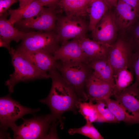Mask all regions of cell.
Instances as JSON below:
<instances>
[{
  "instance_id": "6da1fadb",
  "label": "cell",
  "mask_w": 139,
  "mask_h": 139,
  "mask_svg": "<svg viewBox=\"0 0 139 139\" xmlns=\"http://www.w3.org/2000/svg\"><path fill=\"white\" fill-rule=\"evenodd\" d=\"M49 72L52 80L51 89L48 96L39 101L48 106L53 118L59 122L62 128L63 125L62 114L69 111L76 114L78 111L79 105L81 102L56 67Z\"/></svg>"
},
{
  "instance_id": "7a4b0ae2",
  "label": "cell",
  "mask_w": 139,
  "mask_h": 139,
  "mask_svg": "<svg viewBox=\"0 0 139 139\" xmlns=\"http://www.w3.org/2000/svg\"><path fill=\"white\" fill-rule=\"evenodd\" d=\"M22 123L11 128L13 138L33 139L57 138L56 127L59 122L55 120L50 114L34 116L29 119L22 118Z\"/></svg>"
},
{
  "instance_id": "3957f363",
  "label": "cell",
  "mask_w": 139,
  "mask_h": 139,
  "mask_svg": "<svg viewBox=\"0 0 139 139\" xmlns=\"http://www.w3.org/2000/svg\"><path fill=\"white\" fill-rule=\"evenodd\" d=\"M9 53L14 68L9 79L5 82L10 93L13 92L15 85L19 82L50 78L49 74L37 68L17 49H13Z\"/></svg>"
},
{
  "instance_id": "277c9868",
  "label": "cell",
  "mask_w": 139,
  "mask_h": 139,
  "mask_svg": "<svg viewBox=\"0 0 139 139\" xmlns=\"http://www.w3.org/2000/svg\"><path fill=\"white\" fill-rule=\"evenodd\" d=\"M56 68L74 90L81 102L88 99L85 91L86 81L93 71L84 62H64L56 61Z\"/></svg>"
},
{
  "instance_id": "5b68a950",
  "label": "cell",
  "mask_w": 139,
  "mask_h": 139,
  "mask_svg": "<svg viewBox=\"0 0 139 139\" xmlns=\"http://www.w3.org/2000/svg\"><path fill=\"white\" fill-rule=\"evenodd\" d=\"M55 29L44 32H25L17 49L27 52L42 51L53 55L60 46Z\"/></svg>"
},
{
  "instance_id": "8992f818",
  "label": "cell",
  "mask_w": 139,
  "mask_h": 139,
  "mask_svg": "<svg viewBox=\"0 0 139 139\" xmlns=\"http://www.w3.org/2000/svg\"><path fill=\"white\" fill-rule=\"evenodd\" d=\"M89 24L83 16H57L55 30L61 45L70 39L86 37Z\"/></svg>"
},
{
  "instance_id": "52a82bcc",
  "label": "cell",
  "mask_w": 139,
  "mask_h": 139,
  "mask_svg": "<svg viewBox=\"0 0 139 139\" xmlns=\"http://www.w3.org/2000/svg\"><path fill=\"white\" fill-rule=\"evenodd\" d=\"M40 110L33 109L21 105L18 101L13 99L9 94L0 98V129L5 132L8 128H12L16 124V121L22 119L25 115L33 114Z\"/></svg>"
},
{
  "instance_id": "ba28073f",
  "label": "cell",
  "mask_w": 139,
  "mask_h": 139,
  "mask_svg": "<svg viewBox=\"0 0 139 139\" xmlns=\"http://www.w3.org/2000/svg\"><path fill=\"white\" fill-rule=\"evenodd\" d=\"M133 52L132 46L124 35L118 36L108 55L114 75L122 68L129 69Z\"/></svg>"
},
{
  "instance_id": "9c48e42d",
  "label": "cell",
  "mask_w": 139,
  "mask_h": 139,
  "mask_svg": "<svg viewBox=\"0 0 139 139\" xmlns=\"http://www.w3.org/2000/svg\"><path fill=\"white\" fill-rule=\"evenodd\" d=\"M118 29L114 13L108 11L91 31L93 40L111 46L117 39Z\"/></svg>"
},
{
  "instance_id": "30bf717a",
  "label": "cell",
  "mask_w": 139,
  "mask_h": 139,
  "mask_svg": "<svg viewBox=\"0 0 139 139\" xmlns=\"http://www.w3.org/2000/svg\"><path fill=\"white\" fill-rule=\"evenodd\" d=\"M60 11L57 9L43 7L36 18L22 20L16 24L21 28L34 29L44 31H51L55 29L57 14Z\"/></svg>"
},
{
  "instance_id": "8fae6325",
  "label": "cell",
  "mask_w": 139,
  "mask_h": 139,
  "mask_svg": "<svg viewBox=\"0 0 139 139\" xmlns=\"http://www.w3.org/2000/svg\"><path fill=\"white\" fill-rule=\"evenodd\" d=\"M114 87L93 71L86 81L85 91L89 101L93 102L110 98L113 95Z\"/></svg>"
},
{
  "instance_id": "7c38bea8",
  "label": "cell",
  "mask_w": 139,
  "mask_h": 139,
  "mask_svg": "<svg viewBox=\"0 0 139 139\" xmlns=\"http://www.w3.org/2000/svg\"><path fill=\"white\" fill-rule=\"evenodd\" d=\"M56 61L64 62H83L89 60L83 52L78 39H73L62 44L53 54Z\"/></svg>"
},
{
  "instance_id": "4fadbf2b",
  "label": "cell",
  "mask_w": 139,
  "mask_h": 139,
  "mask_svg": "<svg viewBox=\"0 0 139 139\" xmlns=\"http://www.w3.org/2000/svg\"><path fill=\"white\" fill-rule=\"evenodd\" d=\"M115 8L114 14L118 28H128L139 17V13L137 11L120 0H118Z\"/></svg>"
},
{
  "instance_id": "5bb4252c",
  "label": "cell",
  "mask_w": 139,
  "mask_h": 139,
  "mask_svg": "<svg viewBox=\"0 0 139 139\" xmlns=\"http://www.w3.org/2000/svg\"><path fill=\"white\" fill-rule=\"evenodd\" d=\"M78 40L80 47L88 58L89 61L93 59L108 56L111 46L102 44L86 37Z\"/></svg>"
},
{
  "instance_id": "9a60e30c",
  "label": "cell",
  "mask_w": 139,
  "mask_h": 139,
  "mask_svg": "<svg viewBox=\"0 0 139 139\" xmlns=\"http://www.w3.org/2000/svg\"><path fill=\"white\" fill-rule=\"evenodd\" d=\"M114 96L116 100L126 109L139 114V88L134 83Z\"/></svg>"
},
{
  "instance_id": "2e32d148",
  "label": "cell",
  "mask_w": 139,
  "mask_h": 139,
  "mask_svg": "<svg viewBox=\"0 0 139 139\" xmlns=\"http://www.w3.org/2000/svg\"><path fill=\"white\" fill-rule=\"evenodd\" d=\"M108 107L119 122L129 124H139V114L129 110L117 100L108 98L104 100Z\"/></svg>"
},
{
  "instance_id": "e0dca14e",
  "label": "cell",
  "mask_w": 139,
  "mask_h": 139,
  "mask_svg": "<svg viewBox=\"0 0 139 139\" xmlns=\"http://www.w3.org/2000/svg\"><path fill=\"white\" fill-rule=\"evenodd\" d=\"M87 64L95 75L114 86V74L108 56L90 59Z\"/></svg>"
},
{
  "instance_id": "ac0fdd59",
  "label": "cell",
  "mask_w": 139,
  "mask_h": 139,
  "mask_svg": "<svg viewBox=\"0 0 139 139\" xmlns=\"http://www.w3.org/2000/svg\"><path fill=\"white\" fill-rule=\"evenodd\" d=\"M43 8V6L38 0H33L24 7L8 10L10 18L8 20L13 25L20 21L35 17L37 16Z\"/></svg>"
},
{
  "instance_id": "d6986e66",
  "label": "cell",
  "mask_w": 139,
  "mask_h": 139,
  "mask_svg": "<svg viewBox=\"0 0 139 139\" xmlns=\"http://www.w3.org/2000/svg\"><path fill=\"white\" fill-rule=\"evenodd\" d=\"M18 49L42 71L47 72L55 68L56 61L53 55L42 51L27 52Z\"/></svg>"
},
{
  "instance_id": "ffe728a7",
  "label": "cell",
  "mask_w": 139,
  "mask_h": 139,
  "mask_svg": "<svg viewBox=\"0 0 139 139\" xmlns=\"http://www.w3.org/2000/svg\"><path fill=\"white\" fill-rule=\"evenodd\" d=\"M8 15L6 12L0 18V37L3 40L9 45L11 41L18 42L23 39L25 32L19 30L14 27L6 17Z\"/></svg>"
},
{
  "instance_id": "44dd1931",
  "label": "cell",
  "mask_w": 139,
  "mask_h": 139,
  "mask_svg": "<svg viewBox=\"0 0 139 139\" xmlns=\"http://www.w3.org/2000/svg\"><path fill=\"white\" fill-rule=\"evenodd\" d=\"M90 6L85 0H60L59 7L66 15L85 17Z\"/></svg>"
},
{
  "instance_id": "7402d4cb",
  "label": "cell",
  "mask_w": 139,
  "mask_h": 139,
  "mask_svg": "<svg viewBox=\"0 0 139 139\" xmlns=\"http://www.w3.org/2000/svg\"><path fill=\"white\" fill-rule=\"evenodd\" d=\"M110 9L104 0H92L89 6V30L92 31Z\"/></svg>"
},
{
  "instance_id": "603a6c76",
  "label": "cell",
  "mask_w": 139,
  "mask_h": 139,
  "mask_svg": "<svg viewBox=\"0 0 139 139\" xmlns=\"http://www.w3.org/2000/svg\"><path fill=\"white\" fill-rule=\"evenodd\" d=\"M134 75L128 68L120 69L114 75V86L113 95L116 94L131 85Z\"/></svg>"
},
{
  "instance_id": "cb8c5ba5",
  "label": "cell",
  "mask_w": 139,
  "mask_h": 139,
  "mask_svg": "<svg viewBox=\"0 0 139 139\" xmlns=\"http://www.w3.org/2000/svg\"><path fill=\"white\" fill-rule=\"evenodd\" d=\"M95 106L98 114L97 122L119 123L108 107L104 100L95 102Z\"/></svg>"
},
{
  "instance_id": "d4e9b609",
  "label": "cell",
  "mask_w": 139,
  "mask_h": 139,
  "mask_svg": "<svg viewBox=\"0 0 139 139\" xmlns=\"http://www.w3.org/2000/svg\"><path fill=\"white\" fill-rule=\"evenodd\" d=\"M68 132L71 135L79 134L92 139H104L92 123L89 121H86V124L80 127L70 129Z\"/></svg>"
},
{
  "instance_id": "484cf974",
  "label": "cell",
  "mask_w": 139,
  "mask_h": 139,
  "mask_svg": "<svg viewBox=\"0 0 139 139\" xmlns=\"http://www.w3.org/2000/svg\"><path fill=\"white\" fill-rule=\"evenodd\" d=\"M78 112L84 117L86 121L91 123L97 122L98 116L93 102L89 101L81 102L79 104Z\"/></svg>"
},
{
  "instance_id": "4316f807",
  "label": "cell",
  "mask_w": 139,
  "mask_h": 139,
  "mask_svg": "<svg viewBox=\"0 0 139 139\" xmlns=\"http://www.w3.org/2000/svg\"><path fill=\"white\" fill-rule=\"evenodd\" d=\"M128 28L130 32L128 36H124L132 46L133 51L139 50V17Z\"/></svg>"
},
{
  "instance_id": "83f0119b",
  "label": "cell",
  "mask_w": 139,
  "mask_h": 139,
  "mask_svg": "<svg viewBox=\"0 0 139 139\" xmlns=\"http://www.w3.org/2000/svg\"><path fill=\"white\" fill-rule=\"evenodd\" d=\"M129 70L135 77L134 83L139 87V50L133 51Z\"/></svg>"
},
{
  "instance_id": "f1b7e54d",
  "label": "cell",
  "mask_w": 139,
  "mask_h": 139,
  "mask_svg": "<svg viewBox=\"0 0 139 139\" xmlns=\"http://www.w3.org/2000/svg\"><path fill=\"white\" fill-rule=\"evenodd\" d=\"M17 1V0H0V16L7 12L10 7Z\"/></svg>"
},
{
  "instance_id": "f546056e",
  "label": "cell",
  "mask_w": 139,
  "mask_h": 139,
  "mask_svg": "<svg viewBox=\"0 0 139 139\" xmlns=\"http://www.w3.org/2000/svg\"><path fill=\"white\" fill-rule=\"evenodd\" d=\"M43 6H45L55 9L59 7L60 0H38Z\"/></svg>"
},
{
  "instance_id": "4dcf8cb0",
  "label": "cell",
  "mask_w": 139,
  "mask_h": 139,
  "mask_svg": "<svg viewBox=\"0 0 139 139\" xmlns=\"http://www.w3.org/2000/svg\"><path fill=\"white\" fill-rule=\"evenodd\" d=\"M134 8L139 13V0H120Z\"/></svg>"
},
{
  "instance_id": "1f68e13d",
  "label": "cell",
  "mask_w": 139,
  "mask_h": 139,
  "mask_svg": "<svg viewBox=\"0 0 139 139\" xmlns=\"http://www.w3.org/2000/svg\"><path fill=\"white\" fill-rule=\"evenodd\" d=\"M110 8L115 7L118 0H104Z\"/></svg>"
},
{
  "instance_id": "d6a6232c",
  "label": "cell",
  "mask_w": 139,
  "mask_h": 139,
  "mask_svg": "<svg viewBox=\"0 0 139 139\" xmlns=\"http://www.w3.org/2000/svg\"><path fill=\"white\" fill-rule=\"evenodd\" d=\"M19 2V9L22 8L31 3L33 0H18Z\"/></svg>"
},
{
  "instance_id": "836d02e7",
  "label": "cell",
  "mask_w": 139,
  "mask_h": 139,
  "mask_svg": "<svg viewBox=\"0 0 139 139\" xmlns=\"http://www.w3.org/2000/svg\"><path fill=\"white\" fill-rule=\"evenodd\" d=\"M0 46L1 47H3L6 48L8 50L9 53L12 51L13 49L10 47V45L8 44L1 38H0Z\"/></svg>"
},
{
  "instance_id": "e575fe53",
  "label": "cell",
  "mask_w": 139,
  "mask_h": 139,
  "mask_svg": "<svg viewBox=\"0 0 139 139\" xmlns=\"http://www.w3.org/2000/svg\"><path fill=\"white\" fill-rule=\"evenodd\" d=\"M90 5L92 0H85Z\"/></svg>"
},
{
  "instance_id": "d590c367",
  "label": "cell",
  "mask_w": 139,
  "mask_h": 139,
  "mask_svg": "<svg viewBox=\"0 0 139 139\" xmlns=\"http://www.w3.org/2000/svg\"></svg>"
}]
</instances>
